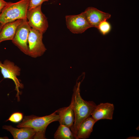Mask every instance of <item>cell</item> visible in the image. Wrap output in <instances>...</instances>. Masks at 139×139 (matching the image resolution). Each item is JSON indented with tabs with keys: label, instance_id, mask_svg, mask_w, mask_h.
<instances>
[{
	"label": "cell",
	"instance_id": "obj_1",
	"mask_svg": "<svg viewBox=\"0 0 139 139\" xmlns=\"http://www.w3.org/2000/svg\"><path fill=\"white\" fill-rule=\"evenodd\" d=\"M82 81L77 80L76 81L74 88L70 104L75 116L74 123L71 129L75 138L80 125L84 120L91 115L97 105L93 101H85L82 98L80 94V87Z\"/></svg>",
	"mask_w": 139,
	"mask_h": 139
},
{
	"label": "cell",
	"instance_id": "obj_2",
	"mask_svg": "<svg viewBox=\"0 0 139 139\" xmlns=\"http://www.w3.org/2000/svg\"><path fill=\"white\" fill-rule=\"evenodd\" d=\"M58 120V115L56 110L49 115L42 117L33 115L25 116L16 127L20 128L28 127L32 128L36 132L34 139H46L45 132L47 126L52 122Z\"/></svg>",
	"mask_w": 139,
	"mask_h": 139
},
{
	"label": "cell",
	"instance_id": "obj_3",
	"mask_svg": "<svg viewBox=\"0 0 139 139\" xmlns=\"http://www.w3.org/2000/svg\"><path fill=\"white\" fill-rule=\"evenodd\" d=\"M30 0H20L15 3L7 2L0 14V23L5 24L18 19L26 20Z\"/></svg>",
	"mask_w": 139,
	"mask_h": 139
},
{
	"label": "cell",
	"instance_id": "obj_4",
	"mask_svg": "<svg viewBox=\"0 0 139 139\" xmlns=\"http://www.w3.org/2000/svg\"><path fill=\"white\" fill-rule=\"evenodd\" d=\"M0 68L4 78L11 79L14 82L15 86V90L17 91L16 97H17L18 101H20L19 95L21 93L19 89H22L24 88L23 84L17 77L20 75V68L13 62L6 59L3 63L0 60Z\"/></svg>",
	"mask_w": 139,
	"mask_h": 139
},
{
	"label": "cell",
	"instance_id": "obj_5",
	"mask_svg": "<svg viewBox=\"0 0 139 139\" xmlns=\"http://www.w3.org/2000/svg\"><path fill=\"white\" fill-rule=\"evenodd\" d=\"M43 33L31 28L28 39L27 55L34 58L42 55L46 50L42 41Z\"/></svg>",
	"mask_w": 139,
	"mask_h": 139
},
{
	"label": "cell",
	"instance_id": "obj_6",
	"mask_svg": "<svg viewBox=\"0 0 139 139\" xmlns=\"http://www.w3.org/2000/svg\"><path fill=\"white\" fill-rule=\"evenodd\" d=\"M41 6L28 9L27 18L31 28L44 33L47 30L48 24L47 18L42 12Z\"/></svg>",
	"mask_w": 139,
	"mask_h": 139
},
{
	"label": "cell",
	"instance_id": "obj_7",
	"mask_svg": "<svg viewBox=\"0 0 139 139\" xmlns=\"http://www.w3.org/2000/svg\"><path fill=\"white\" fill-rule=\"evenodd\" d=\"M31 28L27 19L23 20L18 26L12 40L13 44L26 55L28 54V39Z\"/></svg>",
	"mask_w": 139,
	"mask_h": 139
},
{
	"label": "cell",
	"instance_id": "obj_8",
	"mask_svg": "<svg viewBox=\"0 0 139 139\" xmlns=\"http://www.w3.org/2000/svg\"><path fill=\"white\" fill-rule=\"evenodd\" d=\"M65 19L67 28L73 33H82L92 27L87 21L83 12L78 15H67Z\"/></svg>",
	"mask_w": 139,
	"mask_h": 139
},
{
	"label": "cell",
	"instance_id": "obj_9",
	"mask_svg": "<svg viewBox=\"0 0 139 139\" xmlns=\"http://www.w3.org/2000/svg\"><path fill=\"white\" fill-rule=\"evenodd\" d=\"M83 12L90 24L97 28L101 22L108 19L111 16L110 14L93 7L87 8Z\"/></svg>",
	"mask_w": 139,
	"mask_h": 139
},
{
	"label": "cell",
	"instance_id": "obj_10",
	"mask_svg": "<svg viewBox=\"0 0 139 139\" xmlns=\"http://www.w3.org/2000/svg\"><path fill=\"white\" fill-rule=\"evenodd\" d=\"M114 109L113 104L108 102L101 103L96 105L91 115L96 122L101 119L112 120Z\"/></svg>",
	"mask_w": 139,
	"mask_h": 139
},
{
	"label": "cell",
	"instance_id": "obj_11",
	"mask_svg": "<svg viewBox=\"0 0 139 139\" xmlns=\"http://www.w3.org/2000/svg\"><path fill=\"white\" fill-rule=\"evenodd\" d=\"M59 116L60 125L66 126L71 129L75 121L73 110L70 104L66 107L60 108L56 110Z\"/></svg>",
	"mask_w": 139,
	"mask_h": 139
},
{
	"label": "cell",
	"instance_id": "obj_12",
	"mask_svg": "<svg viewBox=\"0 0 139 139\" xmlns=\"http://www.w3.org/2000/svg\"><path fill=\"white\" fill-rule=\"evenodd\" d=\"M2 128L9 132L15 139H30L33 138L36 132L32 128L24 127L17 128L11 125H4Z\"/></svg>",
	"mask_w": 139,
	"mask_h": 139
},
{
	"label": "cell",
	"instance_id": "obj_13",
	"mask_svg": "<svg viewBox=\"0 0 139 139\" xmlns=\"http://www.w3.org/2000/svg\"><path fill=\"white\" fill-rule=\"evenodd\" d=\"M23 20L18 19L8 23L3 26L0 32V44L5 41L12 40L18 26Z\"/></svg>",
	"mask_w": 139,
	"mask_h": 139
},
{
	"label": "cell",
	"instance_id": "obj_14",
	"mask_svg": "<svg viewBox=\"0 0 139 139\" xmlns=\"http://www.w3.org/2000/svg\"><path fill=\"white\" fill-rule=\"evenodd\" d=\"M96 122L90 116L85 119L79 126L75 139H85L89 138L93 131L94 125Z\"/></svg>",
	"mask_w": 139,
	"mask_h": 139
},
{
	"label": "cell",
	"instance_id": "obj_15",
	"mask_svg": "<svg viewBox=\"0 0 139 139\" xmlns=\"http://www.w3.org/2000/svg\"><path fill=\"white\" fill-rule=\"evenodd\" d=\"M55 139H73L75 138L70 128L65 126L60 125L54 134Z\"/></svg>",
	"mask_w": 139,
	"mask_h": 139
},
{
	"label": "cell",
	"instance_id": "obj_16",
	"mask_svg": "<svg viewBox=\"0 0 139 139\" xmlns=\"http://www.w3.org/2000/svg\"><path fill=\"white\" fill-rule=\"evenodd\" d=\"M97 29L102 34L105 35L110 32L111 27L110 23L107 20H105L100 23Z\"/></svg>",
	"mask_w": 139,
	"mask_h": 139
},
{
	"label": "cell",
	"instance_id": "obj_17",
	"mask_svg": "<svg viewBox=\"0 0 139 139\" xmlns=\"http://www.w3.org/2000/svg\"><path fill=\"white\" fill-rule=\"evenodd\" d=\"M23 117L22 113L17 112L12 114L6 121H10L14 123H17L20 121Z\"/></svg>",
	"mask_w": 139,
	"mask_h": 139
},
{
	"label": "cell",
	"instance_id": "obj_18",
	"mask_svg": "<svg viewBox=\"0 0 139 139\" xmlns=\"http://www.w3.org/2000/svg\"><path fill=\"white\" fill-rule=\"evenodd\" d=\"M49 0H30L28 9L34 8L38 6L41 5L45 2L48 1Z\"/></svg>",
	"mask_w": 139,
	"mask_h": 139
},
{
	"label": "cell",
	"instance_id": "obj_19",
	"mask_svg": "<svg viewBox=\"0 0 139 139\" xmlns=\"http://www.w3.org/2000/svg\"><path fill=\"white\" fill-rule=\"evenodd\" d=\"M7 3L4 0H0V14L2 9L7 4Z\"/></svg>",
	"mask_w": 139,
	"mask_h": 139
},
{
	"label": "cell",
	"instance_id": "obj_20",
	"mask_svg": "<svg viewBox=\"0 0 139 139\" xmlns=\"http://www.w3.org/2000/svg\"><path fill=\"white\" fill-rule=\"evenodd\" d=\"M139 138V137L135 136H131L127 138V139H138Z\"/></svg>",
	"mask_w": 139,
	"mask_h": 139
},
{
	"label": "cell",
	"instance_id": "obj_21",
	"mask_svg": "<svg viewBox=\"0 0 139 139\" xmlns=\"http://www.w3.org/2000/svg\"><path fill=\"white\" fill-rule=\"evenodd\" d=\"M8 139V138L7 136L4 137H0V139Z\"/></svg>",
	"mask_w": 139,
	"mask_h": 139
},
{
	"label": "cell",
	"instance_id": "obj_22",
	"mask_svg": "<svg viewBox=\"0 0 139 139\" xmlns=\"http://www.w3.org/2000/svg\"><path fill=\"white\" fill-rule=\"evenodd\" d=\"M2 27L1 24L0 23V32L2 28Z\"/></svg>",
	"mask_w": 139,
	"mask_h": 139
}]
</instances>
